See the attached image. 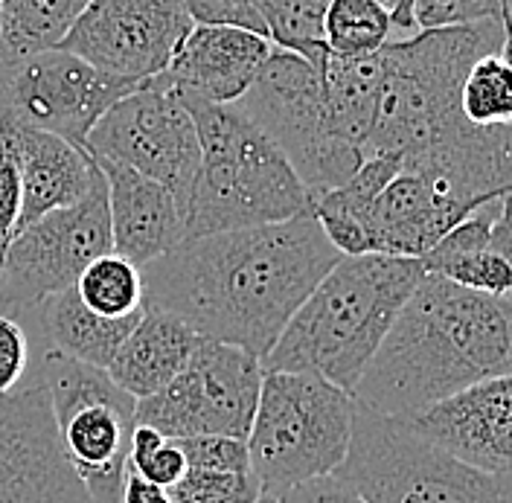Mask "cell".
I'll use <instances>...</instances> for the list:
<instances>
[{
  "label": "cell",
  "mask_w": 512,
  "mask_h": 503,
  "mask_svg": "<svg viewBox=\"0 0 512 503\" xmlns=\"http://www.w3.org/2000/svg\"><path fill=\"white\" fill-rule=\"evenodd\" d=\"M338 259L312 213L195 236L140 268L143 306L262 361Z\"/></svg>",
  "instance_id": "1"
},
{
  "label": "cell",
  "mask_w": 512,
  "mask_h": 503,
  "mask_svg": "<svg viewBox=\"0 0 512 503\" xmlns=\"http://www.w3.org/2000/svg\"><path fill=\"white\" fill-rule=\"evenodd\" d=\"M512 373V300L425 274L358 378L355 405L411 419L448 396Z\"/></svg>",
  "instance_id": "2"
},
{
  "label": "cell",
  "mask_w": 512,
  "mask_h": 503,
  "mask_svg": "<svg viewBox=\"0 0 512 503\" xmlns=\"http://www.w3.org/2000/svg\"><path fill=\"white\" fill-rule=\"evenodd\" d=\"M422 277L419 259L341 256L262 355V370L315 373L352 396Z\"/></svg>",
  "instance_id": "3"
},
{
  "label": "cell",
  "mask_w": 512,
  "mask_h": 503,
  "mask_svg": "<svg viewBox=\"0 0 512 503\" xmlns=\"http://www.w3.org/2000/svg\"><path fill=\"white\" fill-rule=\"evenodd\" d=\"M504 21L419 30L382 47V94L364 158L399 166L466 128L460 91L472 64L501 53Z\"/></svg>",
  "instance_id": "4"
},
{
  "label": "cell",
  "mask_w": 512,
  "mask_h": 503,
  "mask_svg": "<svg viewBox=\"0 0 512 503\" xmlns=\"http://www.w3.org/2000/svg\"><path fill=\"white\" fill-rule=\"evenodd\" d=\"M181 99L190 108L201 146L184 210L187 239L312 213V198L286 155L236 105L187 94Z\"/></svg>",
  "instance_id": "5"
},
{
  "label": "cell",
  "mask_w": 512,
  "mask_h": 503,
  "mask_svg": "<svg viewBox=\"0 0 512 503\" xmlns=\"http://www.w3.org/2000/svg\"><path fill=\"white\" fill-rule=\"evenodd\" d=\"M355 399L315 373H265L248 431L251 472L262 492L286 489L341 469L352 440Z\"/></svg>",
  "instance_id": "6"
},
{
  "label": "cell",
  "mask_w": 512,
  "mask_h": 503,
  "mask_svg": "<svg viewBox=\"0 0 512 503\" xmlns=\"http://www.w3.org/2000/svg\"><path fill=\"white\" fill-rule=\"evenodd\" d=\"M335 474L367 503H507L512 483L460 463L405 419L361 405L350 451Z\"/></svg>",
  "instance_id": "7"
},
{
  "label": "cell",
  "mask_w": 512,
  "mask_h": 503,
  "mask_svg": "<svg viewBox=\"0 0 512 503\" xmlns=\"http://www.w3.org/2000/svg\"><path fill=\"white\" fill-rule=\"evenodd\" d=\"M233 105L286 155L312 201L347 184L364 163L361 152L329 134L320 67L300 53L274 47L248 94Z\"/></svg>",
  "instance_id": "8"
},
{
  "label": "cell",
  "mask_w": 512,
  "mask_h": 503,
  "mask_svg": "<svg viewBox=\"0 0 512 503\" xmlns=\"http://www.w3.org/2000/svg\"><path fill=\"white\" fill-rule=\"evenodd\" d=\"M38 378L50 393L64 460L85 483L91 501L120 503L137 399L117 387L105 370L59 352H44Z\"/></svg>",
  "instance_id": "9"
},
{
  "label": "cell",
  "mask_w": 512,
  "mask_h": 503,
  "mask_svg": "<svg viewBox=\"0 0 512 503\" xmlns=\"http://www.w3.org/2000/svg\"><path fill=\"white\" fill-rule=\"evenodd\" d=\"M262 376L256 355L201 338L184 370L155 396L137 402L134 422L155 428L166 440L207 434L248 440Z\"/></svg>",
  "instance_id": "10"
},
{
  "label": "cell",
  "mask_w": 512,
  "mask_h": 503,
  "mask_svg": "<svg viewBox=\"0 0 512 503\" xmlns=\"http://www.w3.org/2000/svg\"><path fill=\"white\" fill-rule=\"evenodd\" d=\"M111 251L108 189L99 172L82 201L15 233L0 274V315H27L47 297L73 288L94 259Z\"/></svg>",
  "instance_id": "11"
},
{
  "label": "cell",
  "mask_w": 512,
  "mask_h": 503,
  "mask_svg": "<svg viewBox=\"0 0 512 503\" xmlns=\"http://www.w3.org/2000/svg\"><path fill=\"white\" fill-rule=\"evenodd\" d=\"M85 152L158 181L175 195L181 213L187 210L201 146L190 108L172 88L149 79L114 102L91 128Z\"/></svg>",
  "instance_id": "12"
},
{
  "label": "cell",
  "mask_w": 512,
  "mask_h": 503,
  "mask_svg": "<svg viewBox=\"0 0 512 503\" xmlns=\"http://www.w3.org/2000/svg\"><path fill=\"white\" fill-rule=\"evenodd\" d=\"M137 88V82L102 73L62 47H50L21 59L6 56L0 111H9L24 126L59 134L85 149L99 117Z\"/></svg>",
  "instance_id": "13"
},
{
  "label": "cell",
  "mask_w": 512,
  "mask_h": 503,
  "mask_svg": "<svg viewBox=\"0 0 512 503\" xmlns=\"http://www.w3.org/2000/svg\"><path fill=\"white\" fill-rule=\"evenodd\" d=\"M192 27L184 0H88L59 47L143 85L166 70Z\"/></svg>",
  "instance_id": "14"
},
{
  "label": "cell",
  "mask_w": 512,
  "mask_h": 503,
  "mask_svg": "<svg viewBox=\"0 0 512 503\" xmlns=\"http://www.w3.org/2000/svg\"><path fill=\"white\" fill-rule=\"evenodd\" d=\"M0 503H94L64 460L41 378L0 399Z\"/></svg>",
  "instance_id": "15"
},
{
  "label": "cell",
  "mask_w": 512,
  "mask_h": 503,
  "mask_svg": "<svg viewBox=\"0 0 512 503\" xmlns=\"http://www.w3.org/2000/svg\"><path fill=\"white\" fill-rule=\"evenodd\" d=\"M405 422L460 463L512 480V373L478 381Z\"/></svg>",
  "instance_id": "16"
},
{
  "label": "cell",
  "mask_w": 512,
  "mask_h": 503,
  "mask_svg": "<svg viewBox=\"0 0 512 503\" xmlns=\"http://www.w3.org/2000/svg\"><path fill=\"white\" fill-rule=\"evenodd\" d=\"M271 50V38L259 32L224 24H195L155 82L178 94L233 105L248 94Z\"/></svg>",
  "instance_id": "17"
},
{
  "label": "cell",
  "mask_w": 512,
  "mask_h": 503,
  "mask_svg": "<svg viewBox=\"0 0 512 503\" xmlns=\"http://www.w3.org/2000/svg\"><path fill=\"white\" fill-rule=\"evenodd\" d=\"M475 210L422 172H399L367 210L370 253L422 259Z\"/></svg>",
  "instance_id": "18"
},
{
  "label": "cell",
  "mask_w": 512,
  "mask_h": 503,
  "mask_svg": "<svg viewBox=\"0 0 512 503\" xmlns=\"http://www.w3.org/2000/svg\"><path fill=\"white\" fill-rule=\"evenodd\" d=\"M96 166L108 189L114 253L143 268L187 239L184 213L169 189L111 160H96Z\"/></svg>",
  "instance_id": "19"
},
{
  "label": "cell",
  "mask_w": 512,
  "mask_h": 503,
  "mask_svg": "<svg viewBox=\"0 0 512 503\" xmlns=\"http://www.w3.org/2000/svg\"><path fill=\"white\" fill-rule=\"evenodd\" d=\"M15 120V117H12ZM15 160L21 172V221L18 230L35 219L73 207L94 187L99 166L76 143L59 134L38 131L15 120Z\"/></svg>",
  "instance_id": "20"
},
{
  "label": "cell",
  "mask_w": 512,
  "mask_h": 503,
  "mask_svg": "<svg viewBox=\"0 0 512 503\" xmlns=\"http://www.w3.org/2000/svg\"><path fill=\"white\" fill-rule=\"evenodd\" d=\"M198 341L201 335L181 317L143 306V315L105 373L131 399H149L184 370Z\"/></svg>",
  "instance_id": "21"
},
{
  "label": "cell",
  "mask_w": 512,
  "mask_h": 503,
  "mask_svg": "<svg viewBox=\"0 0 512 503\" xmlns=\"http://www.w3.org/2000/svg\"><path fill=\"white\" fill-rule=\"evenodd\" d=\"M501 213V198L483 204L454 224L419 262L425 274L478 291L486 297L512 300V259L492 245V224Z\"/></svg>",
  "instance_id": "22"
},
{
  "label": "cell",
  "mask_w": 512,
  "mask_h": 503,
  "mask_svg": "<svg viewBox=\"0 0 512 503\" xmlns=\"http://www.w3.org/2000/svg\"><path fill=\"white\" fill-rule=\"evenodd\" d=\"M27 315H35V323L41 326L47 338V352H59L94 370H108L143 309L128 317H102L79 300L76 288H64L38 303Z\"/></svg>",
  "instance_id": "23"
},
{
  "label": "cell",
  "mask_w": 512,
  "mask_h": 503,
  "mask_svg": "<svg viewBox=\"0 0 512 503\" xmlns=\"http://www.w3.org/2000/svg\"><path fill=\"white\" fill-rule=\"evenodd\" d=\"M382 50L373 56H326L323 76V111L329 134L364 155V143L376 123L382 94Z\"/></svg>",
  "instance_id": "24"
},
{
  "label": "cell",
  "mask_w": 512,
  "mask_h": 503,
  "mask_svg": "<svg viewBox=\"0 0 512 503\" xmlns=\"http://www.w3.org/2000/svg\"><path fill=\"white\" fill-rule=\"evenodd\" d=\"M88 0H3V56L59 47Z\"/></svg>",
  "instance_id": "25"
},
{
  "label": "cell",
  "mask_w": 512,
  "mask_h": 503,
  "mask_svg": "<svg viewBox=\"0 0 512 503\" xmlns=\"http://www.w3.org/2000/svg\"><path fill=\"white\" fill-rule=\"evenodd\" d=\"M323 41L332 56H373L396 41V27L382 0H326Z\"/></svg>",
  "instance_id": "26"
},
{
  "label": "cell",
  "mask_w": 512,
  "mask_h": 503,
  "mask_svg": "<svg viewBox=\"0 0 512 503\" xmlns=\"http://www.w3.org/2000/svg\"><path fill=\"white\" fill-rule=\"evenodd\" d=\"M79 300L102 317H128L143 309V271L120 253H102L76 280Z\"/></svg>",
  "instance_id": "27"
},
{
  "label": "cell",
  "mask_w": 512,
  "mask_h": 503,
  "mask_svg": "<svg viewBox=\"0 0 512 503\" xmlns=\"http://www.w3.org/2000/svg\"><path fill=\"white\" fill-rule=\"evenodd\" d=\"M265 32L274 47L300 53L303 59L323 67L329 47L323 41L326 0H256Z\"/></svg>",
  "instance_id": "28"
},
{
  "label": "cell",
  "mask_w": 512,
  "mask_h": 503,
  "mask_svg": "<svg viewBox=\"0 0 512 503\" xmlns=\"http://www.w3.org/2000/svg\"><path fill=\"white\" fill-rule=\"evenodd\" d=\"M460 114L478 128L512 126V64L501 53L472 64L460 91Z\"/></svg>",
  "instance_id": "29"
},
{
  "label": "cell",
  "mask_w": 512,
  "mask_h": 503,
  "mask_svg": "<svg viewBox=\"0 0 512 503\" xmlns=\"http://www.w3.org/2000/svg\"><path fill=\"white\" fill-rule=\"evenodd\" d=\"M128 469L160 489H172L187 472V457L178 440H166L155 428L134 422L128 445Z\"/></svg>",
  "instance_id": "30"
},
{
  "label": "cell",
  "mask_w": 512,
  "mask_h": 503,
  "mask_svg": "<svg viewBox=\"0 0 512 503\" xmlns=\"http://www.w3.org/2000/svg\"><path fill=\"white\" fill-rule=\"evenodd\" d=\"M175 503H254L262 495V486L254 472H204L187 469L184 477L169 489Z\"/></svg>",
  "instance_id": "31"
},
{
  "label": "cell",
  "mask_w": 512,
  "mask_h": 503,
  "mask_svg": "<svg viewBox=\"0 0 512 503\" xmlns=\"http://www.w3.org/2000/svg\"><path fill=\"white\" fill-rule=\"evenodd\" d=\"M21 221V172L15 160V120L9 111H0V274L6 251L18 233Z\"/></svg>",
  "instance_id": "32"
},
{
  "label": "cell",
  "mask_w": 512,
  "mask_h": 503,
  "mask_svg": "<svg viewBox=\"0 0 512 503\" xmlns=\"http://www.w3.org/2000/svg\"><path fill=\"white\" fill-rule=\"evenodd\" d=\"M416 30L504 21V0H414Z\"/></svg>",
  "instance_id": "33"
},
{
  "label": "cell",
  "mask_w": 512,
  "mask_h": 503,
  "mask_svg": "<svg viewBox=\"0 0 512 503\" xmlns=\"http://www.w3.org/2000/svg\"><path fill=\"white\" fill-rule=\"evenodd\" d=\"M184 457H187V469H204V472H230V474H248L251 472V454H248V442L236 440V437H190V440H178Z\"/></svg>",
  "instance_id": "34"
},
{
  "label": "cell",
  "mask_w": 512,
  "mask_h": 503,
  "mask_svg": "<svg viewBox=\"0 0 512 503\" xmlns=\"http://www.w3.org/2000/svg\"><path fill=\"white\" fill-rule=\"evenodd\" d=\"M30 370V335L12 315H0V399L15 393Z\"/></svg>",
  "instance_id": "35"
},
{
  "label": "cell",
  "mask_w": 512,
  "mask_h": 503,
  "mask_svg": "<svg viewBox=\"0 0 512 503\" xmlns=\"http://www.w3.org/2000/svg\"><path fill=\"white\" fill-rule=\"evenodd\" d=\"M184 6H187V12H190L195 24L242 27V30L259 32V35L268 38L256 0H184Z\"/></svg>",
  "instance_id": "36"
},
{
  "label": "cell",
  "mask_w": 512,
  "mask_h": 503,
  "mask_svg": "<svg viewBox=\"0 0 512 503\" xmlns=\"http://www.w3.org/2000/svg\"><path fill=\"white\" fill-rule=\"evenodd\" d=\"M277 498H280V503H367L338 474H326V477L297 483Z\"/></svg>",
  "instance_id": "37"
},
{
  "label": "cell",
  "mask_w": 512,
  "mask_h": 503,
  "mask_svg": "<svg viewBox=\"0 0 512 503\" xmlns=\"http://www.w3.org/2000/svg\"><path fill=\"white\" fill-rule=\"evenodd\" d=\"M120 503H175L169 489H160L155 483L143 480L140 474L126 469L123 477V489H120Z\"/></svg>",
  "instance_id": "38"
},
{
  "label": "cell",
  "mask_w": 512,
  "mask_h": 503,
  "mask_svg": "<svg viewBox=\"0 0 512 503\" xmlns=\"http://www.w3.org/2000/svg\"><path fill=\"white\" fill-rule=\"evenodd\" d=\"M382 3H384V9L390 12V18H393L396 41L419 32L416 30V21H414V0H382Z\"/></svg>",
  "instance_id": "39"
},
{
  "label": "cell",
  "mask_w": 512,
  "mask_h": 503,
  "mask_svg": "<svg viewBox=\"0 0 512 503\" xmlns=\"http://www.w3.org/2000/svg\"><path fill=\"white\" fill-rule=\"evenodd\" d=\"M501 204H504V213L512 219V192H507V195L501 198Z\"/></svg>",
  "instance_id": "40"
},
{
  "label": "cell",
  "mask_w": 512,
  "mask_h": 503,
  "mask_svg": "<svg viewBox=\"0 0 512 503\" xmlns=\"http://www.w3.org/2000/svg\"><path fill=\"white\" fill-rule=\"evenodd\" d=\"M254 503H280V498H277V495H268V492H262V495H259Z\"/></svg>",
  "instance_id": "41"
},
{
  "label": "cell",
  "mask_w": 512,
  "mask_h": 503,
  "mask_svg": "<svg viewBox=\"0 0 512 503\" xmlns=\"http://www.w3.org/2000/svg\"><path fill=\"white\" fill-rule=\"evenodd\" d=\"M504 21L512 24V0H504Z\"/></svg>",
  "instance_id": "42"
},
{
  "label": "cell",
  "mask_w": 512,
  "mask_h": 503,
  "mask_svg": "<svg viewBox=\"0 0 512 503\" xmlns=\"http://www.w3.org/2000/svg\"><path fill=\"white\" fill-rule=\"evenodd\" d=\"M0 53H3V0H0Z\"/></svg>",
  "instance_id": "43"
},
{
  "label": "cell",
  "mask_w": 512,
  "mask_h": 503,
  "mask_svg": "<svg viewBox=\"0 0 512 503\" xmlns=\"http://www.w3.org/2000/svg\"><path fill=\"white\" fill-rule=\"evenodd\" d=\"M3 64H6V56L0 53V73H3Z\"/></svg>",
  "instance_id": "44"
},
{
  "label": "cell",
  "mask_w": 512,
  "mask_h": 503,
  "mask_svg": "<svg viewBox=\"0 0 512 503\" xmlns=\"http://www.w3.org/2000/svg\"><path fill=\"white\" fill-rule=\"evenodd\" d=\"M507 503H512V483H510V495H507Z\"/></svg>",
  "instance_id": "45"
}]
</instances>
